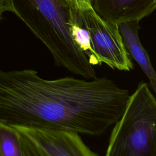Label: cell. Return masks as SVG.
<instances>
[{
	"label": "cell",
	"mask_w": 156,
	"mask_h": 156,
	"mask_svg": "<svg viewBox=\"0 0 156 156\" xmlns=\"http://www.w3.org/2000/svg\"><path fill=\"white\" fill-rule=\"evenodd\" d=\"M68 3L73 9L82 12L92 7L93 0H63Z\"/></svg>",
	"instance_id": "cell-10"
},
{
	"label": "cell",
	"mask_w": 156,
	"mask_h": 156,
	"mask_svg": "<svg viewBox=\"0 0 156 156\" xmlns=\"http://www.w3.org/2000/svg\"><path fill=\"white\" fill-rule=\"evenodd\" d=\"M118 26L126 49L150 79L152 87H156V72L153 69L148 54L138 37L139 21H127L119 24Z\"/></svg>",
	"instance_id": "cell-7"
},
{
	"label": "cell",
	"mask_w": 156,
	"mask_h": 156,
	"mask_svg": "<svg viewBox=\"0 0 156 156\" xmlns=\"http://www.w3.org/2000/svg\"><path fill=\"white\" fill-rule=\"evenodd\" d=\"M77 12L78 21L90 35L92 64L104 63L113 68L130 71L133 64L124 44L118 25L103 19L90 8Z\"/></svg>",
	"instance_id": "cell-4"
},
{
	"label": "cell",
	"mask_w": 156,
	"mask_h": 156,
	"mask_svg": "<svg viewBox=\"0 0 156 156\" xmlns=\"http://www.w3.org/2000/svg\"><path fill=\"white\" fill-rule=\"evenodd\" d=\"M130 95L107 77L53 80L31 69H0V122L99 135L122 117Z\"/></svg>",
	"instance_id": "cell-1"
},
{
	"label": "cell",
	"mask_w": 156,
	"mask_h": 156,
	"mask_svg": "<svg viewBox=\"0 0 156 156\" xmlns=\"http://www.w3.org/2000/svg\"><path fill=\"white\" fill-rule=\"evenodd\" d=\"M17 131L20 134L24 156H46L27 136L18 130Z\"/></svg>",
	"instance_id": "cell-9"
},
{
	"label": "cell",
	"mask_w": 156,
	"mask_h": 156,
	"mask_svg": "<svg viewBox=\"0 0 156 156\" xmlns=\"http://www.w3.org/2000/svg\"><path fill=\"white\" fill-rule=\"evenodd\" d=\"M13 127L27 136L46 156H99L84 143L78 132Z\"/></svg>",
	"instance_id": "cell-5"
},
{
	"label": "cell",
	"mask_w": 156,
	"mask_h": 156,
	"mask_svg": "<svg viewBox=\"0 0 156 156\" xmlns=\"http://www.w3.org/2000/svg\"><path fill=\"white\" fill-rule=\"evenodd\" d=\"M92 6L103 19L119 25L150 15L156 10V0H93Z\"/></svg>",
	"instance_id": "cell-6"
},
{
	"label": "cell",
	"mask_w": 156,
	"mask_h": 156,
	"mask_svg": "<svg viewBox=\"0 0 156 156\" xmlns=\"http://www.w3.org/2000/svg\"><path fill=\"white\" fill-rule=\"evenodd\" d=\"M105 156H156V98L140 82L110 137Z\"/></svg>",
	"instance_id": "cell-3"
},
{
	"label": "cell",
	"mask_w": 156,
	"mask_h": 156,
	"mask_svg": "<svg viewBox=\"0 0 156 156\" xmlns=\"http://www.w3.org/2000/svg\"><path fill=\"white\" fill-rule=\"evenodd\" d=\"M0 156H24L18 132L0 122Z\"/></svg>",
	"instance_id": "cell-8"
},
{
	"label": "cell",
	"mask_w": 156,
	"mask_h": 156,
	"mask_svg": "<svg viewBox=\"0 0 156 156\" xmlns=\"http://www.w3.org/2000/svg\"><path fill=\"white\" fill-rule=\"evenodd\" d=\"M12 4L13 13L47 48L56 65L88 79L96 77L88 56L69 32L76 10L63 0H12Z\"/></svg>",
	"instance_id": "cell-2"
},
{
	"label": "cell",
	"mask_w": 156,
	"mask_h": 156,
	"mask_svg": "<svg viewBox=\"0 0 156 156\" xmlns=\"http://www.w3.org/2000/svg\"><path fill=\"white\" fill-rule=\"evenodd\" d=\"M12 0H0V20L2 19L3 14L6 12L13 13Z\"/></svg>",
	"instance_id": "cell-11"
}]
</instances>
